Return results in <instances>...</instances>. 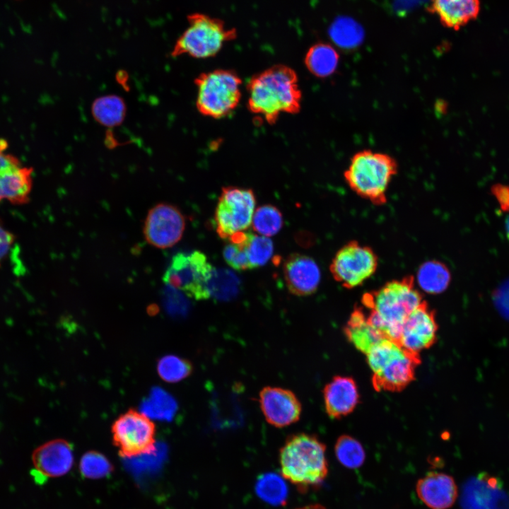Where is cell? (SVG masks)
Listing matches in <instances>:
<instances>
[{"label":"cell","mask_w":509,"mask_h":509,"mask_svg":"<svg viewBox=\"0 0 509 509\" xmlns=\"http://www.w3.org/2000/svg\"><path fill=\"white\" fill-rule=\"evenodd\" d=\"M247 90L249 110L269 124L276 123L281 113L297 114L300 110L298 76L288 66L276 64L254 75Z\"/></svg>","instance_id":"1"},{"label":"cell","mask_w":509,"mask_h":509,"mask_svg":"<svg viewBox=\"0 0 509 509\" xmlns=\"http://www.w3.org/2000/svg\"><path fill=\"white\" fill-rule=\"evenodd\" d=\"M423 300L414 278L405 276L364 293L361 303L368 310L371 324L386 338L397 342L405 320Z\"/></svg>","instance_id":"2"},{"label":"cell","mask_w":509,"mask_h":509,"mask_svg":"<svg viewBox=\"0 0 509 509\" xmlns=\"http://www.w3.org/2000/svg\"><path fill=\"white\" fill-rule=\"evenodd\" d=\"M325 450L316 436L307 433L289 436L279 453L282 476L299 491L320 486L328 472Z\"/></svg>","instance_id":"3"},{"label":"cell","mask_w":509,"mask_h":509,"mask_svg":"<svg viewBox=\"0 0 509 509\" xmlns=\"http://www.w3.org/2000/svg\"><path fill=\"white\" fill-rule=\"evenodd\" d=\"M397 170V163L391 156L363 150L353 156L344 177L358 196L380 206L387 202V190Z\"/></svg>","instance_id":"4"},{"label":"cell","mask_w":509,"mask_h":509,"mask_svg":"<svg viewBox=\"0 0 509 509\" xmlns=\"http://www.w3.org/2000/svg\"><path fill=\"white\" fill-rule=\"evenodd\" d=\"M189 25L177 40L171 56L187 54L197 59L216 55L224 44L237 37L235 28H227L225 23L206 14L194 13L187 16Z\"/></svg>","instance_id":"5"},{"label":"cell","mask_w":509,"mask_h":509,"mask_svg":"<svg viewBox=\"0 0 509 509\" xmlns=\"http://www.w3.org/2000/svg\"><path fill=\"white\" fill-rule=\"evenodd\" d=\"M197 88L196 106L203 115L225 117L238 105L241 78L230 69H216L200 74L194 80Z\"/></svg>","instance_id":"6"},{"label":"cell","mask_w":509,"mask_h":509,"mask_svg":"<svg viewBox=\"0 0 509 509\" xmlns=\"http://www.w3.org/2000/svg\"><path fill=\"white\" fill-rule=\"evenodd\" d=\"M213 269L200 251L179 252L172 257L163 281L194 300H207L210 298L207 283Z\"/></svg>","instance_id":"7"},{"label":"cell","mask_w":509,"mask_h":509,"mask_svg":"<svg viewBox=\"0 0 509 509\" xmlns=\"http://www.w3.org/2000/svg\"><path fill=\"white\" fill-rule=\"evenodd\" d=\"M255 205L252 189L234 186L223 187L214 213L218 236L228 240L235 233L247 230L251 226Z\"/></svg>","instance_id":"8"},{"label":"cell","mask_w":509,"mask_h":509,"mask_svg":"<svg viewBox=\"0 0 509 509\" xmlns=\"http://www.w3.org/2000/svg\"><path fill=\"white\" fill-rule=\"evenodd\" d=\"M114 445L124 457L150 453L155 449L156 426L144 413L129 409L120 415L112 426Z\"/></svg>","instance_id":"9"},{"label":"cell","mask_w":509,"mask_h":509,"mask_svg":"<svg viewBox=\"0 0 509 509\" xmlns=\"http://www.w3.org/2000/svg\"><path fill=\"white\" fill-rule=\"evenodd\" d=\"M378 266V256L370 247L351 241L335 254L329 269L336 281L351 289L370 277Z\"/></svg>","instance_id":"10"},{"label":"cell","mask_w":509,"mask_h":509,"mask_svg":"<svg viewBox=\"0 0 509 509\" xmlns=\"http://www.w3.org/2000/svg\"><path fill=\"white\" fill-rule=\"evenodd\" d=\"M185 228V218L176 206L160 203L148 212L144 234L148 243L159 249L177 243Z\"/></svg>","instance_id":"11"},{"label":"cell","mask_w":509,"mask_h":509,"mask_svg":"<svg viewBox=\"0 0 509 509\" xmlns=\"http://www.w3.org/2000/svg\"><path fill=\"white\" fill-rule=\"evenodd\" d=\"M6 147V142L0 140V202L23 204L30 197L33 169L7 152Z\"/></svg>","instance_id":"12"},{"label":"cell","mask_w":509,"mask_h":509,"mask_svg":"<svg viewBox=\"0 0 509 509\" xmlns=\"http://www.w3.org/2000/svg\"><path fill=\"white\" fill-rule=\"evenodd\" d=\"M438 329L434 310L423 300L405 320L397 343L404 350L419 355L435 344Z\"/></svg>","instance_id":"13"},{"label":"cell","mask_w":509,"mask_h":509,"mask_svg":"<svg viewBox=\"0 0 509 509\" xmlns=\"http://www.w3.org/2000/svg\"><path fill=\"white\" fill-rule=\"evenodd\" d=\"M72 445L65 440L54 439L37 447L33 452L34 479L43 481L66 474L74 464Z\"/></svg>","instance_id":"14"},{"label":"cell","mask_w":509,"mask_h":509,"mask_svg":"<svg viewBox=\"0 0 509 509\" xmlns=\"http://www.w3.org/2000/svg\"><path fill=\"white\" fill-rule=\"evenodd\" d=\"M421 363L420 356L402 347L375 373L372 383L377 391L399 392L415 378L416 368Z\"/></svg>","instance_id":"15"},{"label":"cell","mask_w":509,"mask_h":509,"mask_svg":"<svg viewBox=\"0 0 509 509\" xmlns=\"http://www.w3.org/2000/svg\"><path fill=\"white\" fill-rule=\"evenodd\" d=\"M259 398L262 412L269 424L283 428L299 420L301 404L291 390L279 387H265L259 392Z\"/></svg>","instance_id":"16"},{"label":"cell","mask_w":509,"mask_h":509,"mask_svg":"<svg viewBox=\"0 0 509 509\" xmlns=\"http://www.w3.org/2000/svg\"><path fill=\"white\" fill-rule=\"evenodd\" d=\"M283 271L286 285L295 296H310L319 286L320 270L310 257L299 253L290 255L283 262Z\"/></svg>","instance_id":"17"},{"label":"cell","mask_w":509,"mask_h":509,"mask_svg":"<svg viewBox=\"0 0 509 509\" xmlns=\"http://www.w3.org/2000/svg\"><path fill=\"white\" fill-rule=\"evenodd\" d=\"M416 490L421 501L431 509H448L458 496L454 479L442 472L427 474L418 481Z\"/></svg>","instance_id":"18"},{"label":"cell","mask_w":509,"mask_h":509,"mask_svg":"<svg viewBox=\"0 0 509 509\" xmlns=\"http://www.w3.org/2000/svg\"><path fill=\"white\" fill-rule=\"evenodd\" d=\"M323 399L329 417H344L353 412L359 402L357 385L351 377L335 376L324 387Z\"/></svg>","instance_id":"19"},{"label":"cell","mask_w":509,"mask_h":509,"mask_svg":"<svg viewBox=\"0 0 509 509\" xmlns=\"http://www.w3.org/2000/svg\"><path fill=\"white\" fill-rule=\"evenodd\" d=\"M344 334L350 343L365 355L386 338L369 322L363 306L355 307L345 325Z\"/></svg>","instance_id":"20"},{"label":"cell","mask_w":509,"mask_h":509,"mask_svg":"<svg viewBox=\"0 0 509 509\" xmlns=\"http://www.w3.org/2000/svg\"><path fill=\"white\" fill-rule=\"evenodd\" d=\"M479 0H432V10L447 28L459 30L479 12Z\"/></svg>","instance_id":"21"},{"label":"cell","mask_w":509,"mask_h":509,"mask_svg":"<svg viewBox=\"0 0 509 509\" xmlns=\"http://www.w3.org/2000/svg\"><path fill=\"white\" fill-rule=\"evenodd\" d=\"M339 54L329 44L319 42L308 50L305 64L308 71L318 78H326L336 70L339 63Z\"/></svg>","instance_id":"22"},{"label":"cell","mask_w":509,"mask_h":509,"mask_svg":"<svg viewBox=\"0 0 509 509\" xmlns=\"http://www.w3.org/2000/svg\"><path fill=\"white\" fill-rule=\"evenodd\" d=\"M417 277L419 286L430 294L443 292L451 279L450 272L446 265L435 260L423 263L419 269Z\"/></svg>","instance_id":"23"},{"label":"cell","mask_w":509,"mask_h":509,"mask_svg":"<svg viewBox=\"0 0 509 509\" xmlns=\"http://www.w3.org/2000/svg\"><path fill=\"white\" fill-rule=\"evenodd\" d=\"M333 42L341 48L352 49L363 41L364 31L362 26L351 18H337L329 29Z\"/></svg>","instance_id":"24"},{"label":"cell","mask_w":509,"mask_h":509,"mask_svg":"<svg viewBox=\"0 0 509 509\" xmlns=\"http://www.w3.org/2000/svg\"><path fill=\"white\" fill-rule=\"evenodd\" d=\"M125 104L117 95H105L97 98L92 105L91 112L100 124L115 127L122 123L125 115Z\"/></svg>","instance_id":"25"},{"label":"cell","mask_w":509,"mask_h":509,"mask_svg":"<svg viewBox=\"0 0 509 509\" xmlns=\"http://www.w3.org/2000/svg\"><path fill=\"white\" fill-rule=\"evenodd\" d=\"M240 281L231 271L225 269H213L207 283L209 298L219 300L234 298L240 290Z\"/></svg>","instance_id":"26"},{"label":"cell","mask_w":509,"mask_h":509,"mask_svg":"<svg viewBox=\"0 0 509 509\" xmlns=\"http://www.w3.org/2000/svg\"><path fill=\"white\" fill-rule=\"evenodd\" d=\"M283 225L280 210L271 204L258 207L253 214L251 226L260 235L271 237L277 234Z\"/></svg>","instance_id":"27"},{"label":"cell","mask_w":509,"mask_h":509,"mask_svg":"<svg viewBox=\"0 0 509 509\" xmlns=\"http://www.w3.org/2000/svg\"><path fill=\"white\" fill-rule=\"evenodd\" d=\"M283 477L274 473L259 476L256 484L257 495L267 503L280 505L287 498L288 489Z\"/></svg>","instance_id":"28"},{"label":"cell","mask_w":509,"mask_h":509,"mask_svg":"<svg viewBox=\"0 0 509 509\" xmlns=\"http://www.w3.org/2000/svg\"><path fill=\"white\" fill-rule=\"evenodd\" d=\"M335 455L339 462L349 469L360 467L365 459V450L362 445L354 438L341 435L334 447Z\"/></svg>","instance_id":"29"},{"label":"cell","mask_w":509,"mask_h":509,"mask_svg":"<svg viewBox=\"0 0 509 509\" xmlns=\"http://www.w3.org/2000/svg\"><path fill=\"white\" fill-rule=\"evenodd\" d=\"M249 232H239L230 236L229 242L223 250V257L226 262L236 270L251 269L246 251V242Z\"/></svg>","instance_id":"30"},{"label":"cell","mask_w":509,"mask_h":509,"mask_svg":"<svg viewBox=\"0 0 509 509\" xmlns=\"http://www.w3.org/2000/svg\"><path fill=\"white\" fill-rule=\"evenodd\" d=\"M111 462L103 454L97 451L86 452L79 462L81 474L90 479H100L107 477L113 472Z\"/></svg>","instance_id":"31"},{"label":"cell","mask_w":509,"mask_h":509,"mask_svg":"<svg viewBox=\"0 0 509 509\" xmlns=\"http://www.w3.org/2000/svg\"><path fill=\"white\" fill-rule=\"evenodd\" d=\"M157 370L162 380L175 383L187 378L192 373V365L185 358L175 355H168L159 360Z\"/></svg>","instance_id":"32"},{"label":"cell","mask_w":509,"mask_h":509,"mask_svg":"<svg viewBox=\"0 0 509 509\" xmlns=\"http://www.w3.org/2000/svg\"><path fill=\"white\" fill-rule=\"evenodd\" d=\"M245 246L252 269L265 265L274 252V244L269 237L250 232Z\"/></svg>","instance_id":"33"},{"label":"cell","mask_w":509,"mask_h":509,"mask_svg":"<svg viewBox=\"0 0 509 509\" xmlns=\"http://www.w3.org/2000/svg\"><path fill=\"white\" fill-rule=\"evenodd\" d=\"M144 409L146 412L144 414L148 417L170 419L176 412L177 404L167 392L157 389L152 391L144 404Z\"/></svg>","instance_id":"34"},{"label":"cell","mask_w":509,"mask_h":509,"mask_svg":"<svg viewBox=\"0 0 509 509\" xmlns=\"http://www.w3.org/2000/svg\"><path fill=\"white\" fill-rule=\"evenodd\" d=\"M494 303L499 313L509 320V280L496 291L494 294Z\"/></svg>","instance_id":"35"},{"label":"cell","mask_w":509,"mask_h":509,"mask_svg":"<svg viewBox=\"0 0 509 509\" xmlns=\"http://www.w3.org/2000/svg\"><path fill=\"white\" fill-rule=\"evenodd\" d=\"M14 241V236L0 223V265L8 253Z\"/></svg>","instance_id":"36"},{"label":"cell","mask_w":509,"mask_h":509,"mask_svg":"<svg viewBox=\"0 0 509 509\" xmlns=\"http://www.w3.org/2000/svg\"><path fill=\"white\" fill-rule=\"evenodd\" d=\"M493 192L503 209H509V187L497 185Z\"/></svg>","instance_id":"37"},{"label":"cell","mask_w":509,"mask_h":509,"mask_svg":"<svg viewBox=\"0 0 509 509\" xmlns=\"http://www.w3.org/2000/svg\"><path fill=\"white\" fill-rule=\"evenodd\" d=\"M297 509H326L324 506L320 504L308 505Z\"/></svg>","instance_id":"38"},{"label":"cell","mask_w":509,"mask_h":509,"mask_svg":"<svg viewBox=\"0 0 509 509\" xmlns=\"http://www.w3.org/2000/svg\"><path fill=\"white\" fill-rule=\"evenodd\" d=\"M505 231H506V235L508 238L509 239V216L505 221Z\"/></svg>","instance_id":"39"}]
</instances>
